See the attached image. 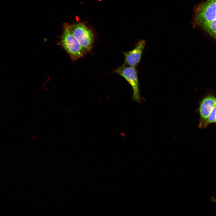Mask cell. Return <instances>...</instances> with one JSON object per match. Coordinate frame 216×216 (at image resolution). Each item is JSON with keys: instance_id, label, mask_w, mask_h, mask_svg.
Masks as SVG:
<instances>
[{"instance_id": "2", "label": "cell", "mask_w": 216, "mask_h": 216, "mask_svg": "<svg viewBox=\"0 0 216 216\" xmlns=\"http://www.w3.org/2000/svg\"><path fill=\"white\" fill-rule=\"evenodd\" d=\"M60 44L73 60L82 57L86 53L70 30V25L65 24Z\"/></svg>"}, {"instance_id": "4", "label": "cell", "mask_w": 216, "mask_h": 216, "mask_svg": "<svg viewBox=\"0 0 216 216\" xmlns=\"http://www.w3.org/2000/svg\"><path fill=\"white\" fill-rule=\"evenodd\" d=\"M114 72L124 78L131 86L133 91V100L141 103L142 98L140 95L138 72L136 68L123 64Z\"/></svg>"}, {"instance_id": "5", "label": "cell", "mask_w": 216, "mask_h": 216, "mask_svg": "<svg viewBox=\"0 0 216 216\" xmlns=\"http://www.w3.org/2000/svg\"><path fill=\"white\" fill-rule=\"evenodd\" d=\"M215 97L211 94L205 96L200 101L198 111L200 115L199 127L202 126L214 108L216 106Z\"/></svg>"}, {"instance_id": "3", "label": "cell", "mask_w": 216, "mask_h": 216, "mask_svg": "<svg viewBox=\"0 0 216 216\" xmlns=\"http://www.w3.org/2000/svg\"><path fill=\"white\" fill-rule=\"evenodd\" d=\"M72 33L86 53L91 51L95 41L94 34L85 24L80 22L70 25Z\"/></svg>"}, {"instance_id": "7", "label": "cell", "mask_w": 216, "mask_h": 216, "mask_svg": "<svg viewBox=\"0 0 216 216\" xmlns=\"http://www.w3.org/2000/svg\"><path fill=\"white\" fill-rule=\"evenodd\" d=\"M216 123V106L213 109L206 121L203 124L201 128H204L211 124Z\"/></svg>"}, {"instance_id": "1", "label": "cell", "mask_w": 216, "mask_h": 216, "mask_svg": "<svg viewBox=\"0 0 216 216\" xmlns=\"http://www.w3.org/2000/svg\"><path fill=\"white\" fill-rule=\"evenodd\" d=\"M216 1L206 0L196 5L194 9L193 24L200 27L216 39Z\"/></svg>"}, {"instance_id": "8", "label": "cell", "mask_w": 216, "mask_h": 216, "mask_svg": "<svg viewBox=\"0 0 216 216\" xmlns=\"http://www.w3.org/2000/svg\"><path fill=\"white\" fill-rule=\"evenodd\" d=\"M211 201L212 202H215L216 201V200L214 197L212 196L211 197V198L210 199Z\"/></svg>"}, {"instance_id": "6", "label": "cell", "mask_w": 216, "mask_h": 216, "mask_svg": "<svg viewBox=\"0 0 216 216\" xmlns=\"http://www.w3.org/2000/svg\"><path fill=\"white\" fill-rule=\"evenodd\" d=\"M146 43L145 40H141L137 42L133 50L122 52L125 57L124 64L136 68L141 59Z\"/></svg>"}]
</instances>
